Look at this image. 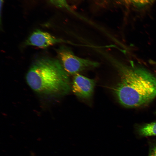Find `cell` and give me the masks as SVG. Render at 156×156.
Returning a JSON list of instances; mask_svg holds the SVG:
<instances>
[{"label":"cell","instance_id":"5","mask_svg":"<svg viewBox=\"0 0 156 156\" xmlns=\"http://www.w3.org/2000/svg\"><path fill=\"white\" fill-rule=\"evenodd\" d=\"M62 42H67L63 39L56 38L47 32L37 29L30 35L25 44L27 45L44 49Z\"/></svg>","mask_w":156,"mask_h":156},{"label":"cell","instance_id":"9","mask_svg":"<svg viewBox=\"0 0 156 156\" xmlns=\"http://www.w3.org/2000/svg\"><path fill=\"white\" fill-rule=\"evenodd\" d=\"M148 156H156V144L151 147Z\"/></svg>","mask_w":156,"mask_h":156},{"label":"cell","instance_id":"4","mask_svg":"<svg viewBox=\"0 0 156 156\" xmlns=\"http://www.w3.org/2000/svg\"><path fill=\"white\" fill-rule=\"evenodd\" d=\"M95 84L94 80L78 73L74 75L71 89L78 97L88 99L92 96Z\"/></svg>","mask_w":156,"mask_h":156},{"label":"cell","instance_id":"10","mask_svg":"<svg viewBox=\"0 0 156 156\" xmlns=\"http://www.w3.org/2000/svg\"><path fill=\"white\" fill-rule=\"evenodd\" d=\"M5 0H0V13H1V11L2 10V8L3 7V2Z\"/></svg>","mask_w":156,"mask_h":156},{"label":"cell","instance_id":"3","mask_svg":"<svg viewBox=\"0 0 156 156\" xmlns=\"http://www.w3.org/2000/svg\"><path fill=\"white\" fill-rule=\"evenodd\" d=\"M57 52L58 60L68 75H75L99 65V63L97 62L77 56L70 49L65 46L60 47Z\"/></svg>","mask_w":156,"mask_h":156},{"label":"cell","instance_id":"8","mask_svg":"<svg viewBox=\"0 0 156 156\" xmlns=\"http://www.w3.org/2000/svg\"><path fill=\"white\" fill-rule=\"evenodd\" d=\"M54 5L57 7L65 8L68 10L71 9L66 0H49Z\"/></svg>","mask_w":156,"mask_h":156},{"label":"cell","instance_id":"1","mask_svg":"<svg viewBox=\"0 0 156 156\" xmlns=\"http://www.w3.org/2000/svg\"><path fill=\"white\" fill-rule=\"evenodd\" d=\"M109 59L118 71V83L113 88L119 102L128 108L146 104L156 96V78L146 69L124 64L112 57Z\"/></svg>","mask_w":156,"mask_h":156},{"label":"cell","instance_id":"6","mask_svg":"<svg viewBox=\"0 0 156 156\" xmlns=\"http://www.w3.org/2000/svg\"><path fill=\"white\" fill-rule=\"evenodd\" d=\"M139 134L143 136L156 135V122L145 124L138 130Z\"/></svg>","mask_w":156,"mask_h":156},{"label":"cell","instance_id":"2","mask_svg":"<svg viewBox=\"0 0 156 156\" xmlns=\"http://www.w3.org/2000/svg\"><path fill=\"white\" fill-rule=\"evenodd\" d=\"M26 79L31 88L40 94L63 96L71 89L68 75L58 59L37 60L28 70Z\"/></svg>","mask_w":156,"mask_h":156},{"label":"cell","instance_id":"7","mask_svg":"<svg viewBox=\"0 0 156 156\" xmlns=\"http://www.w3.org/2000/svg\"><path fill=\"white\" fill-rule=\"evenodd\" d=\"M153 0H122L125 4L137 7H142L150 3Z\"/></svg>","mask_w":156,"mask_h":156}]
</instances>
